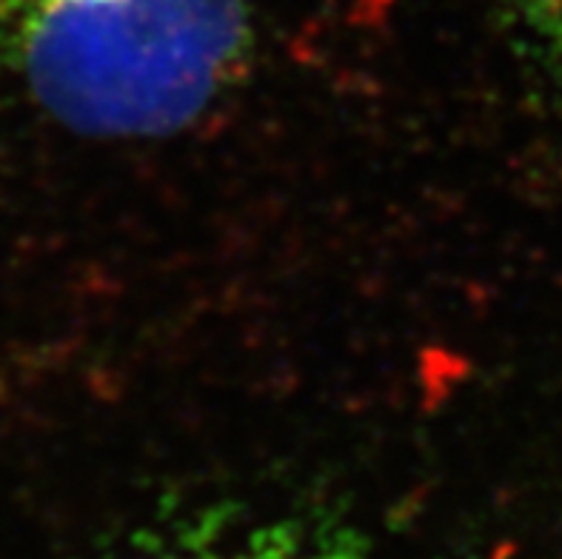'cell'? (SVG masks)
<instances>
[{
  "instance_id": "7a4b0ae2",
  "label": "cell",
  "mask_w": 562,
  "mask_h": 559,
  "mask_svg": "<svg viewBox=\"0 0 562 559\" xmlns=\"http://www.w3.org/2000/svg\"><path fill=\"white\" fill-rule=\"evenodd\" d=\"M132 559H366L363 554L351 551L346 546H328L314 539L297 537L283 528L257 532L237 543L223 546H189V548H164Z\"/></svg>"
},
{
  "instance_id": "6da1fadb",
  "label": "cell",
  "mask_w": 562,
  "mask_h": 559,
  "mask_svg": "<svg viewBox=\"0 0 562 559\" xmlns=\"http://www.w3.org/2000/svg\"><path fill=\"white\" fill-rule=\"evenodd\" d=\"M0 46L32 98L89 137H160L206 112L240 71L246 0L0 3Z\"/></svg>"
},
{
  "instance_id": "277c9868",
  "label": "cell",
  "mask_w": 562,
  "mask_h": 559,
  "mask_svg": "<svg viewBox=\"0 0 562 559\" xmlns=\"http://www.w3.org/2000/svg\"><path fill=\"white\" fill-rule=\"evenodd\" d=\"M7 3V0H0ZM21 3H60V7H103V3H114V0H21Z\"/></svg>"
},
{
  "instance_id": "3957f363",
  "label": "cell",
  "mask_w": 562,
  "mask_h": 559,
  "mask_svg": "<svg viewBox=\"0 0 562 559\" xmlns=\"http://www.w3.org/2000/svg\"><path fill=\"white\" fill-rule=\"evenodd\" d=\"M537 7H540L542 23L549 29L551 41L562 57V0H537Z\"/></svg>"
}]
</instances>
